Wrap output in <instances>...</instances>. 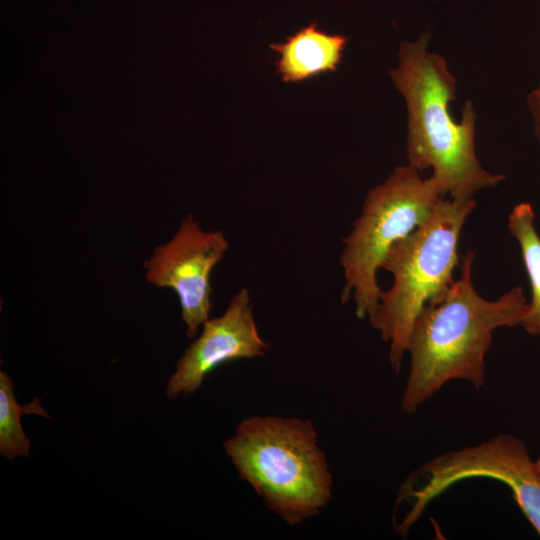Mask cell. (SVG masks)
I'll list each match as a JSON object with an SVG mask.
<instances>
[{
  "mask_svg": "<svg viewBox=\"0 0 540 540\" xmlns=\"http://www.w3.org/2000/svg\"><path fill=\"white\" fill-rule=\"evenodd\" d=\"M444 197L430 177L409 164L397 166L368 192L340 254L341 300L352 297L358 318L369 320L377 310L382 292L377 271L390 248L425 222Z\"/></svg>",
  "mask_w": 540,
  "mask_h": 540,
  "instance_id": "5b68a950",
  "label": "cell"
},
{
  "mask_svg": "<svg viewBox=\"0 0 540 540\" xmlns=\"http://www.w3.org/2000/svg\"><path fill=\"white\" fill-rule=\"evenodd\" d=\"M535 213L528 202L513 207L508 216V229L516 239L531 287L519 326L533 336H540V236L535 227Z\"/></svg>",
  "mask_w": 540,
  "mask_h": 540,
  "instance_id": "30bf717a",
  "label": "cell"
},
{
  "mask_svg": "<svg viewBox=\"0 0 540 540\" xmlns=\"http://www.w3.org/2000/svg\"><path fill=\"white\" fill-rule=\"evenodd\" d=\"M487 477L504 483L540 537V481L525 442L500 433L476 446L436 456L401 483L396 504L407 503V512L396 530L406 535L428 505L459 481Z\"/></svg>",
  "mask_w": 540,
  "mask_h": 540,
  "instance_id": "8992f818",
  "label": "cell"
},
{
  "mask_svg": "<svg viewBox=\"0 0 540 540\" xmlns=\"http://www.w3.org/2000/svg\"><path fill=\"white\" fill-rule=\"evenodd\" d=\"M202 326L201 334L178 360L168 380L166 394L169 398L181 393L192 394L218 366L264 356L269 348L258 332L247 288H241L232 296L221 316L209 318Z\"/></svg>",
  "mask_w": 540,
  "mask_h": 540,
  "instance_id": "ba28073f",
  "label": "cell"
},
{
  "mask_svg": "<svg viewBox=\"0 0 540 540\" xmlns=\"http://www.w3.org/2000/svg\"><path fill=\"white\" fill-rule=\"evenodd\" d=\"M228 248L222 231L204 230L199 221L188 214L182 218L175 235L155 247L144 263L145 278L150 284L175 291L189 338L209 319L211 273Z\"/></svg>",
  "mask_w": 540,
  "mask_h": 540,
  "instance_id": "52a82bcc",
  "label": "cell"
},
{
  "mask_svg": "<svg viewBox=\"0 0 540 540\" xmlns=\"http://www.w3.org/2000/svg\"><path fill=\"white\" fill-rule=\"evenodd\" d=\"M534 465H535V470H536L537 476H538L539 481H540V455L537 458V460L534 461Z\"/></svg>",
  "mask_w": 540,
  "mask_h": 540,
  "instance_id": "4fadbf2b",
  "label": "cell"
},
{
  "mask_svg": "<svg viewBox=\"0 0 540 540\" xmlns=\"http://www.w3.org/2000/svg\"><path fill=\"white\" fill-rule=\"evenodd\" d=\"M475 207L474 199L443 198L425 222L390 248L381 266L394 281L382 290L369 322L389 344V361L396 372L417 315L425 305L440 301L454 281L460 233Z\"/></svg>",
  "mask_w": 540,
  "mask_h": 540,
  "instance_id": "277c9868",
  "label": "cell"
},
{
  "mask_svg": "<svg viewBox=\"0 0 540 540\" xmlns=\"http://www.w3.org/2000/svg\"><path fill=\"white\" fill-rule=\"evenodd\" d=\"M469 250L454 280L438 302L425 305L410 333L407 352L410 371L400 410L412 414L452 380H466L475 388L485 385V355L493 332L519 326L527 301L521 286L496 300H486L474 288Z\"/></svg>",
  "mask_w": 540,
  "mask_h": 540,
  "instance_id": "7a4b0ae2",
  "label": "cell"
},
{
  "mask_svg": "<svg viewBox=\"0 0 540 540\" xmlns=\"http://www.w3.org/2000/svg\"><path fill=\"white\" fill-rule=\"evenodd\" d=\"M527 104L533 120V132L538 142L540 159V81L528 94Z\"/></svg>",
  "mask_w": 540,
  "mask_h": 540,
  "instance_id": "7c38bea8",
  "label": "cell"
},
{
  "mask_svg": "<svg viewBox=\"0 0 540 540\" xmlns=\"http://www.w3.org/2000/svg\"><path fill=\"white\" fill-rule=\"evenodd\" d=\"M347 45L341 34H329L312 23L288 36L284 42L271 44L278 55L277 72L284 82L299 83L340 65Z\"/></svg>",
  "mask_w": 540,
  "mask_h": 540,
  "instance_id": "9c48e42d",
  "label": "cell"
},
{
  "mask_svg": "<svg viewBox=\"0 0 540 540\" xmlns=\"http://www.w3.org/2000/svg\"><path fill=\"white\" fill-rule=\"evenodd\" d=\"M224 448L239 478L291 526L318 514L331 498L332 476L310 420L251 416Z\"/></svg>",
  "mask_w": 540,
  "mask_h": 540,
  "instance_id": "3957f363",
  "label": "cell"
},
{
  "mask_svg": "<svg viewBox=\"0 0 540 540\" xmlns=\"http://www.w3.org/2000/svg\"><path fill=\"white\" fill-rule=\"evenodd\" d=\"M22 414H37L50 418L35 399L30 404L20 406L13 390V382L5 372H0V453L8 459L28 456L30 440L21 425Z\"/></svg>",
  "mask_w": 540,
  "mask_h": 540,
  "instance_id": "8fae6325",
  "label": "cell"
},
{
  "mask_svg": "<svg viewBox=\"0 0 540 540\" xmlns=\"http://www.w3.org/2000/svg\"><path fill=\"white\" fill-rule=\"evenodd\" d=\"M430 35L401 43L398 63L389 74L407 110L406 153L410 166L430 178L451 199L467 200L480 190L495 187L505 176L480 164L475 147L477 114L467 100L456 122L450 103L456 100L457 81L445 58L428 50Z\"/></svg>",
  "mask_w": 540,
  "mask_h": 540,
  "instance_id": "6da1fadb",
  "label": "cell"
}]
</instances>
